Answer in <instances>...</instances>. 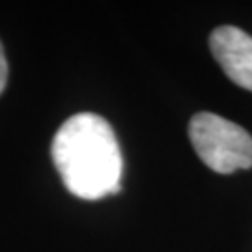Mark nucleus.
<instances>
[{"label":"nucleus","mask_w":252,"mask_h":252,"mask_svg":"<svg viewBox=\"0 0 252 252\" xmlns=\"http://www.w3.org/2000/svg\"><path fill=\"white\" fill-rule=\"evenodd\" d=\"M51 152L65 189L75 196L97 200L120 190L122 152L112 127L97 114L81 112L65 120Z\"/></svg>","instance_id":"f257e3e1"},{"label":"nucleus","mask_w":252,"mask_h":252,"mask_svg":"<svg viewBox=\"0 0 252 252\" xmlns=\"http://www.w3.org/2000/svg\"><path fill=\"white\" fill-rule=\"evenodd\" d=\"M189 136L198 157L213 172L232 174L252 166V136L226 118L213 112L194 114Z\"/></svg>","instance_id":"f03ea898"},{"label":"nucleus","mask_w":252,"mask_h":252,"mask_svg":"<svg viewBox=\"0 0 252 252\" xmlns=\"http://www.w3.org/2000/svg\"><path fill=\"white\" fill-rule=\"evenodd\" d=\"M209 47L230 81L252 92V36L241 28L219 27L211 32Z\"/></svg>","instance_id":"7ed1b4c3"},{"label":"nucleus","mask_w":252,"mask_h":252,"mask_svg":"<svg viewBox=\"0 0 252 252\" xmlns=\"http://www.w3.org/2000/svg\"><path fill=\"white\" fill-rule=\"evenodd\" d=\"M6 82H8V60L4 54V47L0 43V94L6 88Z\"/></svg>","instance_id":"20e7f679"}]
</instances>
